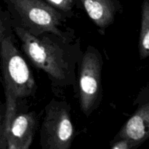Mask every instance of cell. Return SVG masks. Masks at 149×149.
<instances>
[{"label": "cell", "instance_id": "cell-1", "mask_svg": "<svg viewBox=\"0 0 149 149\" xmlns=\"http://www.w3.org/2000/svg\"><path fill=\"white\" fill-rule=\"evenodd\" d=\"M18 36L21 47L31 62L45 71L52 81L58 85L74 82V71L70 60V52L64 45L65 37L48 36L45 33L34 36L23 28L12 25Z\"/></svg>", "mask_w": 149, "mask_h": 149}, {"label": "cell", "instance_id": "cell-4", "mask_svg": "<svg viewBox=\"0 0 149 149\" xmlns=\"http://www.w3.org/2000/svg\"><path fill=\"white\" fill-rule=\"evenodd\" d=\"M74 137L70 109L65 102L52 100L45 108L40 132L43 149H68Z\"/></svg>", "mask_w": 149, "mask_h": 149}, {"label": "cell", "instance_id": "cell-10", "mask_svg": "<svg viewBox=\"0 0 149 149\" xmlns=\"http://www.w3.org/2000/svg\"><path fill=\"white\" fill-rule=\"evenodd\" d=\"M139 53L141 59H145L149 56V0H143L142 5Z\"/></svg>", "mask_w": 149, "mask_h": 149}, {"label": "cell", "instance_id": "cell-11", "mask_svg": "<svg viewBox=\"0 0 149 149\" xmlns=\"http://www.w3.org/2000/svg\"><path fill=\"white\" fill-rule=\"evenodd\" d=\"M49 4L62 13L69 14L74 6L73 0H46Z\"/></svg>", "mask_w": 149, "mask_h": 149}, {"label": "cell", "instance_id": "cell-3", "mask_svg": "<svg viewBox=\"0 0 149 149\" xmlns=\"http://www.w3.org/2000/svg\"><path fill=\"white\" fill-rule=\"evenodd\" d=\"M8 29H0L1 61L4 87L10 89L17 99L31 96L36 84L28 64L17 50Z\"/></svg>", "mask_w": 149, "mask_h": 149}, {"label": "cell", "instance_id": "cell-8", "mask_svg": "<svg viewBox=\"0 0 149 149\" xmlns=\"http://www.w3.org/2000/svg\"><path fill=\"white\" fill-rule=\"evenodd\" d=\"M149 138V103L136 111L125 124L116 140L127 138L141 144Z\"/></svg>", "mask_w": 149, "mask_h": 149}, {"label": "cell", "instance_id": "cell-2", "mask_svg": "<svg viewBox=\"0 0 149 149\" xmlns=\"http://www.w3.org/2000/svg\"><path fill=\"white\" fill-rule=\"evenodd\" d=\"M14 26L23 28L34 36L52 33L65 37L61 29L64 21L62 12L46 0H4Z\"/></svg>", "mask_w": 149, "mask_h": 149}, {"label": "cell", "instance_id": "cell-12", "mask_svg": "<svg viewBox=\"0 0 149 149\" xmlns=\"http://www.w3.org/2000/svg\"><path fill=\"white\" fill-rule=\"evenodd\" d=\"M139 146L137 143L127 139V138H122L116 140V142L113 143L111 146L112 149H131L137 148Z\"/></svg>", "mask_w": 149, "mask_h": 149}, {"label": "cell", "instance_id": "cell-5", "mask_svg": "<svg viewBox=\"0 0 149 149\" xmlns=\"http://www.w3.org/2000/svg\"><path fill=\"white\" fill-rule=\"evenodd\" d=\"M103 63L99 51L89 47L82 56L79 73L80 107L86 116H90L101 100Z\"/></svg>", "mask_w": 149, "mask_h": 149}, {"label": "cell", "instance_id": "cell-6", "mask_svg": "<svg viewBox=\"0 0 149 149\" xmlns=\"http://www.w3.org/2000/svg\"><path fill=\"white\" fill-rule=\"evenodd\" d=\"M36 127L37 118L33 112L17 115L6 138V148H29L33 142Z\"/></svg>", "mask_w": 149, "mask_h": 149}, {"label": "cell", "instance_id": "cell-9", "mask_svg": "<svg viewBox=\"0 0 149 149\" xmlns=\"http://www.w3.org/2000/svg\"><path fill=\"white\" fill-rule=\"evenodd\" d=\"M6 96V111L4 118L1 120L0 143L1 148H6V138L9 133L11 125L17 116V100L13 92L8 87H4Z\"/></svg>", "mask_w": 149, "mask_h": 149}, {"label": "cell", "instance_id": "cell-7", "mask_svg": "<svg viewBox=\"0 0 149 149\" xmlns=\"http://www.w3.org/2000/svg\"><path fill=\"white\" fill-rule=\"evenodd\" d=\"M86 13L100 29L113 23L116 13L122 10L118 0H79Z\"/></svg>", "mask_w": 149, "mask_h": 149}]
</instances>
